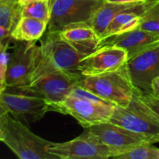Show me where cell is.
<instances>
[{"mask_svg": "<svg viewBox=\"0 0 159 159\" xmlns=\"http://www.w3.org/2000/svg\"><path fill=\"white\" fill-rule=\"evenodd\" d=\"M0 133L2 142L19 158H56L48 152V146L52 142L37 136L24 123L2 110H0Z\"/></svg>", "mask_w": 159, "mask_h": 159, "instance_id": "obj_1", "label": "cell"}, {"mask_svg": "<svg viewBox=\"0 0 159 159\" xmlns=\"http://www.w3.org/2000/svg\"><path fill=\"white\" fill-rule=\"evenodd\" d=\"M85 55L64 40L57 32H48L46 38L40 46L37 66L26 85L54 71L80 73L78 65Z\"/></svg>", "mask_w": 159, "mask_h": 159, "instance_id": "obj_2", "label": "cell"}, {"mask_svg": "<svg viewBox=\"0 0 159 159\" xmlns=\"http://www.w3.org/2000/svg\"><path fill=\"white\" fill-rule=\"evenodd\" d=\"M79 86L112 105L121 107H128L136 90L127 63L116 71L94 76H84Z\"/></svg>", "mask_w": 159, "mask_h": 159, "instance_id": "obj_3", "label": "cell"}, {"mask_svg": "<svg viewBox=\"0 0 159 159\" xmlns=\"http://www.w3.org/2000/svg\"><path fill=\"white\" fill-rule=\"evenodd\" d=\"M110 122L144 135L154 144L159 143V115L144 100L138 88L128 107L115 106Z\"/></svg>", "mask_w": 159, "mask_h": 159, "instance_id": "obj_4", "label": "cell"}, {"mask_svg": "<svg viewBox=\"0 0 159 159\" xmlns=\"http://www.w3.org/2000/svg\"><path fill=\"white\" fill-rule=\"evenodd\" d=\"M114 107L105 101L68 96L64 100L51 104V111L70 115L82 127L87 129L110 122Z\"/></svg>", "mask_w": 159, "mask_h": 159, "instance_id": "obj_5", "label": "cell"}, {"mask_svg": "<svg viewBox=\"0 0 159 159\" xmlns=\"http://www.w3.org/2000/svg\"><path fill=\"white\" fill-rule=\"evenodd\" d=\"M48 152L61 159H107L119 155L115 149L101 143L87 129L77 138L63 143H54L48 148Z\"/></svg>", "mask_w": 159, "mask_h": 159, "instance_id": "obj_6", "label": "cell"}, {"mask_svg": "<svg viewBox=\"0 0 159 159\" xmlns=\"http://www.w3.org/2000/svg\"><path fill=\"white\" fill-rule=\"evenodd\" d=\"M84 76L80 73L58 71L42 76L29 85L12 88L17 91L40 96L51 104L64 100Z\"/></svg>", "mask_w": 159, "mask_h": 159, "instance_id": "obj_7", "label": "cell"}, {"mask_svg": "<svg viewBox=\"0 0 159 159\" xmlns=\"http://www.w3.org/2000/svg\"><path fill=\"white\" fill-rule=\"evenodd\" d=\"M7 88L0 93V110L8 112L26 125L40 120L51 111V103L44 98L12 88H9L12 91H8Z\"/></svg>", "mask_w": 159, "mask_h": 159, "instance_id": "obj_8", "label": "cell"}, {"mask_svg": "<svg viewBox=\"0 0 159 159\" xmlns=\"http://www.w3.org/2000/svg\"><path fill=\"white\" fill-rule=\"evenodd\" d=\"M50 2L48 32H58L71 23L86 22L105 0H50Z\"/></svg>", "mask_w": 159, "mask_h": 159, "instance_id": "obj_9", "label": "cell"}, {"mask_svg": "<svg viewBox=\"0 0 159 159\" xmlns=\"http://www.w3.org/2000/svg\"><path fill=\"white\" fill-rule=\"evenodd\" d=\"M16 41L6 72V84L8 88L23 86L28 83L37 66L40 54V46H37L36 41Z\"/></svg>", "mask_w": 159, "mask_h": 159, "instance_id": "obj_10", "label": "cell"}, {"mask_svg": "<svg viewBox=\"0 0 159 159\" xmlns=\"http://www.w3.org/2000/svg\"><path fill=\"white\" fill-rule=\"evenodd\" d=\"M128 54L124 49L113 46L96 48L79 61L78 70L85 77L116 71L125 65Z\"/></svg>", "mask_w": 159, "mask_h": 159, "instance_id": "obj_11", "label": "cell"}, {"mask_svg": "<svg viewBox=\"0 0 159 159\" xmlns=\"http://www.w3.org/2000/svg\"><path fill=\"white\" fill-rule=\"evenodd\" d=\"M87 130L101 143L117 151L119 155L141 144H154L150 138L110 122L98 124Z\"/></svg>", "mask_w": 159, "mask_h": 159, "instance_id": "obj_12", "label": "cell"}, {"mask_svg": "<svg viewBox=\"0 0 159 159\" xmlns=\"http://www.w3.org/2000/svg\"><path fill=\"white\" fill-rule=\"evenodd\" d=\"M127 66L134 85L143 93H152V82L159 76V43L129 57Z\"/></svg>", "mask_w": 159, "mask_h": 159, "instance_id": "obj_13", "label": "cell"}, {"mask_svg": "<svg viewBox=\"0 0 159 159\" xmlns=\"http://www.w3.org/2000/svg\"><path fill=\"white\" fill-rule=\"evenodd\" d=\"M158 43V34L149 32L138 27L100 40L98 42L96 48L106 46L120 48L127 51L129 58Z\"/></svg>", "mask_w": 159, "mask_h": 159, "instance_id": "obj_14", "label": "cell"}, {"mask_svg": "<svg viewBox=\"0 0 159 159\" xmlns=\"http://www.w3.org/2000/svg\"><path fill=\"white\" fill-rule=\"evenodd\" d=\"M57 33L64 40L84 54L95 51L99 42L96 33L85 22L71 23Z\"/></svg>", "mask_w": 159, "mask_h": 159, "instance_id": "obj_15", "label": "cell"}, {"mask_svg": "<svg viewBox=\"0 0 159 159\" xmlns=\"http://www.w3.org/2000/svg\"><path fill=\"white\" fill-rule=\"evenodd\" d=\"M151 1L152 0L143 2L138 6L118 14L107 26L99 41L111 36L123 34L138 28L141 21V14L148 6Z\"/></svg>", "mask_w": 159, "mask_h": 159, "instance_id": "obj_16", "label": "cell"}, {"mask_svg": "<svg viewBox=\"0 0 159 159\" xmlns=\"http://www.w3.org/2000/svg\"><path fill=\"white\" fill-rule=\"evenodd\" d=\"M141 2H143L120 4V3H110L105 2L95 12L91 18L85 23L89 25L94 30L99 40L109 24L118 14L127 10V9H132V8L138 6Z\"/></svg>", "mask_w": 159, "mask_h": 159, "instance_id": "obj_17", "label": "cell"}, {"mask_svg": "<svg viewBox=\"0 0 159 159\" xmlns=\"http://www.w3.org/2000/svg\"><path fill=\"white\" fill-rule=\"evenodd\" d=\"M48 22L33 17L21 16L11 32V38L19 41H37L48 29Z\"/></svg>", "mask_w": 159, "mask_h": 159, "instance_id": "obj_18", "label": "cell"}, {"mask_svg": "<svg viewBox=\"0 0 159 159\" xmlns=\"http://www.w3.org/2000/svg\"><path fill=\"white\" fill-rule=\"evenodd\" d=\"M22 0H0V26L11 31L21 17Z\"/></svg>", "mask_w": 159, "mask_h": 159, "instance_id": "obj_19", "label": "cell"}, {"mask_svg": "<svg viewBox=\"0 0 159 159\" xmlns=\"http://www.w3.org/2000/svg\"><path fill=\"white\" fill-rule=\"evenodd\" d=\"M21 16L33 17L49 23L51 18L50 0H22Z\"/></svg>", "mask_w": 159, "mask_h": 159, "instance_id": "obj_20", "label": "cell"}, {"mask_svg": "<svg viewBox=\"0 0 159 159\" xmlns=\"http://www.w3.org/2000/svg\"><path fill=\"white\" fill-rule=\"evenodd\" d=\"M139 28L159 34V0H152L141 14Z\"/></svg>", "mask_w": 159, "mask_h": 159, "instance_id": "obj_21", "label": "cell"}, {"mask_svg": "<svg viewBox=\"0 0 159 159\" xmlns=\"http://www.w3.org/2000/svg\"><path fill=\"white\" fill-rule=\"evenodd\" d=\"M116 159H159V148L152 144L137 146L128 152L115 157Z\"/></svg>", "mask_w": 159, "mask_h": 159, "instance_id": "obj_22", "label": "cell"}, {"mask_svg": "<svg viewBox=\"0 0 159 159\" xmlns=\"http://www.w3.org/2000/svg\"><path fill=\"white\" fill-rule=\"evenodd\" d=\"M142 97L144 100L148 104L155 112L159 115V99L155 98L150 93H145L142 92Z\"/></svg>", "mask_w": 159, "mask_h": 159, "instance_id": "obj_23", "label": "cell"}, {"mask_svg": "<svg viewBox=\"0 0 159 159\" xmlns=\"http://www.w3.org/2000/svg\"><path fill=\"white\" fill-rule=\"evenodd\" d=\"M152 94L155 98L159 99V76L155 78L152 82Z\"/></svg>", "mask_w": 159, "mask_h": 159, "instance_id": "obj_24", "label": "cell"}, {"mask_svg": "<svg viewBox=\"0 0 159 159\" xmlns=\"http://www.w3.org/2000/svg\"><path fill=\"white\" fill-rule=\"evenodd\" d=\"M11 32L10 30L4 27V26H0V43H2L4 40L11 37Z\"/></svg>", "mask_w": 159, "mask_h": 159, "instance_id": "obj_25", "label": "cell"}, {"mask_svg": "<svg viewBox=\"0 0 159 159\" xmlns=\"http://www.w3.org/2000/svg\"><path fill=\"white\" fill-rule=\"evenodd\" d=\"M147 0H105L107 2L110 3H120V4H124V3H134V2H145Z\"/></svg>", "mask_w": 159, "mask_h": 159, "instance_id": "obj_26", "label": "cell"}, {"mask_svg": "<svg viewBox=\"0 0 159 159\" xmlns=\"http://www.w3.org/2000/svg\"><path fill=\"white\" fill-rule=\"evenodd\" d=\"M0 82H6V71L0 68Z\"/></svg>", "mask_w": 159, "mask_h": 159, "instance_id": "obj_27", "label": "cell"}, {"mask_svg": "<svg viewBox=\"0 0 159 159\" xmlns=\"http://www.w3.org/2000/svg\"><path fill=\"white\" fill-rule=\"evenodd\" d=\"M6 88H7V86H6V82H0V93H2V92L4 91Z\"/></svg>", "mask_w": 159, "mask_h": 159, "instance_id": "obj_28", "label": "cell"}, {"mask_svg": "<svg viewBox=\"0 0 159 159\" xmlns=\"http://www.w3.org/2000/svg\"><path fill=\"white\" fill-rule=\"evenodd\" d=\"M0 141H2V135H1V133H0Z\"/></svg>", "mask_w": 159, "mask_h": 159, "instance_id": "obj_29", "label": "cell"}]
</instances>
